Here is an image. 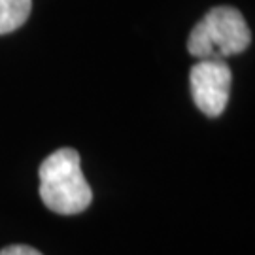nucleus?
I'll return each mask as SVG.
<instances>
[{
  "label": "nucleus",
  "mask_w": 255,
  "mask_h": 255,
  "mask_svg": "<svg viewBox=\"0 0 255 255\" xmlns=\"http://www.w3.org/2000/svg\"><path fill=\"white\" fill-rule=\"evenodd\" d=\"M40 199L55 214L74 216L89 208L93 191L83 178L80 153L61 147L40 164Z\"/></svg>",
  "instance_id": "nucleus-1"
},
{
  "label": "nucleus",
  "mask_w": 255,
  "mask_h": 255,
  "mask_svg": "<svg viewBox=\"0 0 255 255\" xmlns=\"http://www.w3.org/2000/svg\"><path fill=\"white\" fill-rule=\"evenodd\" d=\"M252 32L244 15L231 6H216L193 27L187 51L197 59H223L248 49Z\"/></svg>",
  "instance_id": "nucleus-2"
},
{
  "label": "nucleus",
  "mask_w": 255,
  "mask_h": 255,
  "mask_svg": "<svg viewBox=\"0 0 255 255\" xmlns=\"http://www.w3.org/2000/svg\"><path fill=\"white\" fill-rule=\"evenodd\" d=\"M233 74L223 59H201L191 68L189 85L197 108L208 118H218L229 102Z\"/></svg>",
  "instance_id": "nucleus-3"
},
{
  "label": "nucleus",
  "mask_w": 255,
  "mask_h": 255,
  "mask_svg": "<svg viewBox=\"0 0 255 255\" xmlns=\"http://www.w3.org/2000/svg\"><path fill=\"white\" fill-rule=\"evenodd\" d=\"M32 0H0V34H8L25 25Z\"/></svg>",
  "instance_id": "nucleus-4"
},
{
  "label": "nucleus",
  "mask_w": 255,
  "mask_h": 255,
  "mask_svg": "<svg viewBox=\"0 0 255 255\" xmlns=\"http://www.w3.org/2000/svg\"><path fill=\"white\" fill-rule=\"evenodd\" d=\"M0 255H42L38 250L30 246H8L4 248V250H0Z\"/></svg>",
  "instance_id": "nucleus-5"
}]
</instances>
